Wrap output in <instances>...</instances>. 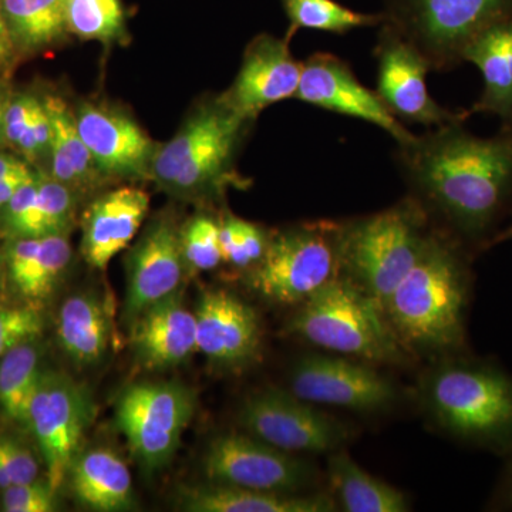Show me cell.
<instances>
[{
	"mask_svg": "<svg viewBox=\"0 0 512 512\" xmlns=\"http://www.w3.org/2000/svg\"><path fill=\"white\" fill-rule=\"evenodd\" d=\"M404 183L433 227L473 252L493 247L512 212V127L477 137L464 123L434 127L397 146Z\"/></svg>",
	"mask_w": 512,
	"mask_h": 512,
	"instance_id": "cell-1",
	"label": "cell"
},
{
	"mask_svg": "<svg viewBox=\"0 0 512 512\" xmlns=\"http://www.w3.org/2000/svg\"><path fill=\"white\" fill-rule=\"evenodd\" d=\"M471 252L433 227L412 269L383 306L384 315L407 353L444 357L466 346Z\"/></svg>",
	"mask_w": 512,
	"mask_h": 512,
	"instance_id": "cell-2",
	"label": "cell"
},
{
	"mask_svg": "<svg viewBox=\"0 0 512 512\" xmlns=\"http://www.w3.org/2000/svg\"><path fill=\"white\" fill-rule=\"evenodd\" d=\"M420 394L434 423L454 439L511 453L512 376L500 366L460 353L440 357Z\"/></svg>",
	"mask_w": 512,
	"mask_h": 512,
	"instance_id": "cell-3",
	"label": "cell"
},
{
	"mask_svg": "<svg viewBox=\"0 0 512 512\" xmlns=\"http://www.w3.org/2000/svg\"><path fill=\"white\" fill-rule=\"evenodd\" d=\"M252 123L221 96L205 101L171 140L156 147L148 178L168 194L194 200L222 197L229 187H247L235 163Z\"/></svg>",
	"mask_w": 512,
	"mask_h": 512,
	"instance_id": "cell-4",
	"label": "cell"
},
{
	"mask_svg": "<svg viewBox=\"0 0 512 512\" xmlns=\"http://www.w3.org/2000/svg\"><path fill=\"white\" fill-rule=\"evenodd\" d=\"M286 332L329 352L369 362L402 365L409 359L382 306L342 275L298 305Z\"/></svg>",
	"mask_w": 512,
	"mask_h": 512,
	"instance_id": "cell-5",
	"label": "cell"
},
{
	"mask_svg": "<svg viewBox=\"0 0 512 512\" xmlns=\"http://www.w3.org/2000/svg\"><path fill=\"white\" fill-rule=\"evenodd\" d=\"M431 222L412 197L342 222L340 274L384 306L419 258Z\"/></svg>",
	"mask_w": 512,
	"mask_h": 512,
	"instance_id": "cell-6",
	"label": "cell"
},
{
	"mask_svg": "<svg viewBox=\"0 0 512 512\" xmlns=\"http://www.w3.org/2000/svg\"><path fill=\"white\" fill-rule=\"evenodd\" d=\"M342 222H303L271 234L248 282L266 301L298 306L340 274Z\"/></svg>",
	"mask_w": 512,
	"mask_h": 512,
	"instance_id": "cell-7",
	"label": "cell"
},
{
	"mask_svg": "<svg viewBox=\"0 0 512 512\" xmlns=\"http://www.w3.org/2000/svg\"><path fill=\"white\" fill-rule=\"evenodd\" d=\"M392 25L429 62L434 72L463 63L468 43L488 26L512 19V0H383Z\"/></svg>",
	"mask_w": 512,
	"mask_h": 512,
	"instance_id": "cell-8",
	"label": "cell"
},
{
	"mask_svg": "<svg viewBox=\"0 0 512 512\" xmlns=\"http://www.w3.org/2000/svg\"><path fill=\"white\" fill-rule=\"evenodd\" d=\"M195 410L197 396L185 384L140 382L120 393L116 423L131 454L147 474H153L173 460Z\"/></svg>",
	"mask_w": 512,
	"mask_h": 512,
	"instance_id": "cell-9",
	"label": "cell"
},
{
	"mask_svg": "<svg viewBox=\"0 0 512 512\" xmlns=\"http://www.w3.org/2000/svg\"><path fill=\"white\" fill-rule=\"evenodd\" d=\"M96 406L92 393L73 377L42 372L30 402L28 421L46 466V478L59 491L79 454Z\"/></svg>",
	"mask_w": 512,
	"mask_h": 512,
	"instance_id": "cell-10",
	"label": "cell"
},
{
	"mask_svg": "<svg viewBox=\"0 0 512 512\" xmlns=\"http://www.w3.org/2000/svg\"><path fill=\"white\" fill-rule=\"evenodd\" d=\"M239 423L256 439L291 454L336 451L349 437L340 421L276 387L247 397Z\"/></svg>",
	"mask_w": 512,
	"mask_h": 512,
	"instance_id": "cell-11",
	"label": "cell"
},
{
	"mask_svg": "<svg viewBox=\"0 0 512 512\" xmlns=\"http://www.w3.org/2000/svg\"><path fill=\"white\" fill-rule=\"evenodd\" d=\"M377 90L384 106L402 123L440 127L466 123L467 110L453 111L441 106L427 89L429 62L392 25L379 26L375 46Z\"/></svg>",
	"mask_w": 512,
	"mask_h": 512,
	"instance_id": "cell-12",
	"label": "cell"
},
{
	"mask_svg": "<svg viewBox=\"0 0 512 512\" xmlns=\"http://www.w3.org/2000/svg\"><path fill=\"white\" fill-rule=\"evenodd\" d=\"M202 467L212 483L269 493L299 494L316 476L305 461L251 434L215 437L205 450Z\"/></svg>",
	"mask_w": 512,
	"mask_h": 512,
	"instance_id": "cell-13",
	"label": "cell"
},
{
	"mask_svg": "<svg viewBox=\"0 0 512 512\" xmlns=\"http://www.w3.org/2000/svg\"><path fill=\"white\" fill-rule=\"evenodd\" d=\"M291 393L311 404L340 407L353 412H379L397 400V389L387 377L342 357L302 356L293 365Z\"/></svg>",
	"mask_w": 512,
	"mask_h": 512,
	"instance_id": "cell-14",
	"label": "cell"
},
{
	"mask_svg": "<svg viewBox=\"0 0 512 512\" xmlns=\"http://www.w3.org/2000/svg\"><path fill=\"white\" fill-rule=\"evenodd\" d=\"M295 99L382 128L397 146L416 137L390 113L379 94L357 79L350 64L333 53L316 52L302 62L301 83Z\"/></svg>",
	"mask_w": 512,
	"mask_h": 512,
	"instance_id": "cell-15",
	"label": "cell"
},
{
	"mask_svg": "<svg viewBox=\"0 0 512 512\" xmlns=\"http://www.w3.org/2000/svg\"><path fill=\"white\" fill-rule=\"evenodd\" d=\"M127 295L124 319L128 325L144 311L180 291L187 265L181 228L170 217L151 221L126 258Z\"/></svg>",
	"mask_w": 512,
	"mask_h": 512,
	"instance_id": "cell-16",
	"label": "cell"
},
{
	"mask_svg": "<svg viewBox=\"0 0 512 512\" xmlns=\"http://www.w3.org/2000/svg\"><path fill=\"white\" fill-rule=\"evenodd\" d=\"M73 110L80 137L103 177H148L157 146L133 117L93 101L77 104Z\"/></svg>",
	"mask_w": 512,
	"mask_h": 512,
	"instance_id": "cell-17",
	"label": "cell"
},
{
	"mask_svg": "<svg viewBox=\"0 0 512 512\" xmlns=\"http://www.w3.org/2000/svg\"><path fill=\"white\" fill-rule=\"evenodd\" d=\"M291 37L262 33L245 49L237 77L221 99L249 120L269 106L295 99L302 76V62L293 57Z\"/></svg>",
	"mask_w": 512,
	"mask_h": 512,
	"instance_id": "cell-18",
	"label": "cell"
},
{
	"mask_svg": "<svg viewBox=\"0 0 512 512\" xmlns=\"http://www.w3.org/2000/svg\"><path fill=\"white\" fill-rule=\"evenodd\" d=\"M195 313L197 350L214 365L239 369L251 365L261 352L258 313L234 293H202Z\"/></svg>",
	"mask_w": 512,
	"mask_h": 512,
	"instance_id": "cell-19",
	"label": "cell"
},
{
	"mask_svg": "<svg viewBox=\"0 0 512 512\" xmlns=\"http://www.w3.org/2000/svg\"><path fill=\"white\" fill-rule=\"evenodd\" d=\"M150 208L146 191L121 187L100 195L84 211L82 254L87 264L106 271L111 259L130 245Z\"/></svg>",
	"mask_w": 512,
	"mask_h": 512,
	"instance_id": "cell-20",
	"label": "cell"
},
{
	"mask_svg": "<svg viewBox=\"0 0 512 512\" xmlns=\"http://www.w3.org/2000/svg\"><path fill=\"white\" fill-rule=\"evenodd\" d=\"M130 330L134 357L146 369H170L197 352L195 313L185 306L180 291L141 313Z\"/></svg>",
	"mask_w": 512,
	"mask_h": 512,
	"instance_id": "cell-21",
	"label": "cell"
},
{
	"mask_svg": "<svg viewBox=\"0 0 512 512\" xmlns=\"http://www.w3.org/2000/svg\"><path fill=\"white\" fill-rule=\"evenodd\" d=\"M178 507L190 512H333L328 494H284L212 483L181 488Z\"/></svg>",
	"mask_w": 512,
	"mask_h": 512,
	"instance_id": "cell-22",
	"label": "cell"
},
{
	"mask_svg": "<svg viewBox=\"0 0 512 512\" xmlns=\"http://www.w3.org/2000/svg\"><path fill=\"white\" fill-rule=\"evenodd\" d=\"M483 74L484 89L468 116L490 113L512 127V19L501 20L478 33L463 52V63Z\"/></svg>",
	"mask_w": 512,
	"mask_h": 512,
	"instance_id": "cell-23",
	"label": "cell"
},
{
	"mask_svg": "<svg viewBox=\"0 0 512 512\" xmlns=\"http://www.w3.org/2000/svg\"><path fill=\"white\" fill-rule=\"evenodd\" d=\"M67 476L76 500L90 510L127 511L136 504L127 464L107 448L77 454Z\"/></svg>",
	"mask_w": 512,
	"mask_h": 512,
	"instance_id": "cell-24",
	"label": "cell"
},
{
	"mask_svg": "<svg viewBox=\"0 0 512 512\" xmlns=\"http://www.w3.org/2000/svg\"><path fill=\"white\" fill-rule=\"evenodd\" d=\"M72 255L67 235L15 238L8 251L10 278L26 298H46L69 268Z\"/></svg>",
	"mask_w": 512,
	"mask_h": 512,
	"instance_id": "cell-25",
	"label": "cell"
},
{
	"mask_svg": "<svg viewBox=\"0 0 512 512\" xmlns=\"http://www.w3.org/2000/svg\"><path fill=\"white\" fill-rule=\"evenodd\" d=\"M110 318L93 293H77L63 302L57 319L60 348L77 366L101 362L110 342Z\"/></svg>",
	"mask_w": 512,
	"mask_h": 512,
	"instance_id": "cell-26",
	"label": "cell"
},
{
	"mask_svg": "<svg viewBox=\"0 0 512 512\" xmlns=\"http://www.w3.org/2000/svg\"><path fill=\"white\" fill-rule=\"evenodd\" d=\"M50 126V177L72 188L74 192L89 190L103 175L97 170L86 144L77 130L74 110L56 96L43 97Z\"/></svg>",
	"mask_w": 512,
	"mask_h": 512,
	"instance_id": "cell-27",
	"label": "cell"
},
{
	"mask_svg": "<svg viewBox=\"0 0 512 512\" xmlns=\"http://www.w3.org/2000/svg\"><path fill=\"white\" fill-rule=\"evenodd\" d=\"M328 474L336 505L346 512H406L409 500L402 491L370 476L355 461L335 451L329 457Z\"/></svg>",
	"mask_w": 512,
	"mask_h": 512,
	"instance_id": "cell-28",
	"label": "cell"
},
{
	"mask_svg": "<svg viewBox=\"0 0 512 512\" xmlns=\"http://www.w3.org/2000/svg\"><path fill=\"white\" fill-rule=\"evenodd\" d=\"M0 12L22 49H43L67 33L63 0H0Z\"/></svg>",
	"mask_w": 512,
	"mask_h": 512,
	"instance_id": "cell-29",
	"label": "cell"
},
{
	"mask_svg": "<svg viewBox=\"0 0 512 512\" xmlns=\"http://www.w3.org/2000/svg\"><path fill=\"white\" fill-rule=\"evenodd\" d=\"M77 192L49 174L39 173L35 201L28 214L10 232L15 238H43L66 235L73 224Z\"/></svg>",
	"mask_w": 512,
	"mask_h": 512,
	"instance_id": "cell-30",
	"label": "cell"
},
{
	"mask_svg": "<svg viewBox=\"0 0 512 512\" xmlns=\"http://www.w3.org/2000/svg\"><path fill=\"white\" fill-rule=\"evenodd\" d=\"M39 360L35 340L16 346L0 359V407L9 419L25 426L42 375Z\"/></svg>",
	"mask_w": 512,
	"mask_h": 512,
	"instance_id": "cell-31",
	"label": "cell"
},
{
	"mask_svg": "<svg viewBox=\"0 0 512 512\" xmlns=\"http://www.w3.org/2000/svg\"><path fill=\"white\" fill-rule=\"evenodd\" d=\"M291 28L288 37L299 29L346 35L352 30L379 28L384 22L383 13L356 12L336 0H282Z\"/></svg>",
	"mask_w": 512,
	"mask_h": 512,
	"instance_id": "cell-32",
	"label": "cell"
},
{
	"mask_svg": "<svg viewBox=\"0 0 512 512\" xmlns=\"http://www.w3.org/2000/svg\"><path fill=\"white\" fill-rule=\"evenodd\" d=\"M67 33L83 40L114 43L127 36L121 0H63Z\"/></svg>",
	"mask_w": 512,
	"mask_h": 512,
	"instance_id": "cell-33",
	"label": "cell"
},
{
	"mask_svg": "<svg viewBox=\"0 0 512 512\" xmlns=\"http://www.w3.org/2000/svg\"><path fill=\"white\" fill-rule=\"evenodd\" d=\"M181 245L188 274L217 269L222 264L220 222L207 214L191 218L181 228Z\"/></svg>",
	"mask_w": 512,
	"mask_h": 512,
	"instance_id": "cell-34",
	"label": "cell"
},
{
	"mask_svg": "<svg viewBox=\"0 0 512 512\" xmlns=\"http://www.w3.org/2000/svg\"><path fill=\"white\" fill-rule=\"evenodd\" d=\"M43 319L29 306L0 308V359L22 343L33 342L42 335Z\"/></svg>",
	"mask_w": 512,
	"mask_h": 512,
	"instance_id": "cell-35",
	"label": "cell"
},
{
	"mask_svg": "<svg viewBox=\"0 0 512 512\" xmlns=\"http://www.w3.org/2000/svg\"><path fill=\"white\" fill-rule=\"evenodd\" d=\"M56 491L46 480L10 485L3 490L2 508L6 512H53L56 511Z\"/></svg>",
	"mask_w": 512,
	"mask_h": 512,
	"instance_id": "cell-36",
	"label": "cell"
},
{
	"mask_svg": "<svg viewBox=\"0 0 512 512\" xmlns=\"http://www.w3.org/2000/svg\"><path fill=\"white\" fill-rule=\"evenodd\" d=\"M0 466L12 485L39 478V464L28 448L10 437H0Z\"/></svg>",
	"mask_w": 512,
	"mask_h": 512,
	"instance_id": "cell-37",
	"label": "cell"
},
{
	"mask_svg": "<svg viewBox=\"0 0 512 512\" xmlns=\"http://www.w3.org/2000/svg\"><path fill=\"white\" fill-rule=\"evenodd\" d=\"M37 101H39V97L33 96V94L10 96L5 120H3V140L13 148L18 147Z\"/></svg>",
	"mask_w": 512,
	"mask_h": 512,
	"instance_id": "cell-38",
	"label": "cell"
},
{
	"mask_svg": "<svg viewBox=\"0 0 512 512\" xmlns=\"http://www.w3.org/2000/svg\"><path fill=\"white\" fill-rule=\"evenodd\" d=\"M33 174H35V171L29 167L26 168V170L20 171V173L10 175V177L0 181V210L12 200L13 195L18 192L19 188L22 187Z\"/></svg>",
	"mask_w": 512,
	"mask_h": 512,
	"instance_id": "cell-39",
	"label": "cell"
},
{
	"mask_svg": "<svg viewBox=\"0 0 512 512\" xmlns=\"http://www.w3.org/2000/svg\"><path fill=\"white\" fill-rule=\"evenodd\" d=\"M15 46V42H13L12 35H10L8 29V25H6L2 12H0V69L9 62Z\"/></svg>",
	"mask_w": 512,
	"mask_h": 512,
	"instance_id": "cell-40",
	"label": "cell"
},
{
	"mask_svg": "<svg viewBox=\"0 0 512 512\" xmlns=\"http://www.w3.org/2000/svg\"><path fill=\"white\" fill-rule=\"evenodd\" d=\"M29 168L28 163L13 156V154L0 153V181L10 177V175L20 173V171Z\"/></svg>",
	"mask_w": 512,
	"mask_h": 512,
	"instance_id": "cell-41",
	"label": "cell"
},
{
	"mask_svg": "<svg viewBox=\"0 0 512 512\" xmlns=\"http://www.w3.org/2000/svg\"><path fill=\"white\" fill-rule=\"evenodd\" d=\"M510 456V463H508L507 470H505L503 484H501L497 495L498 503L504 505V507H512V451Z\"/></svg>",
	"mask_w": 512,
	"mask_h": 512,
	"instance_id": "cell-42",
	"label": "cell"
},
{
	"mask_svg": "<svg viewBox=\"0 0 512 512\" xmlns=\"http://www.w3.org/2000/svg\"><path fill=\"white\" fill-rule=\"evenodd\" d=\"M10 100V94L5 84L0 83V141H3V120Z\"/></svg>",
	"mask_w": 512,
	"mask_h": 512,
	"instance_id": "cell-43",
	"label": "cell"
},
{
	"mask_svg": "<svg viewBox=\"0 0 512 512\" xmlns=\"http://www.w3.org/2000/svg\"><path fill=\"white\" fill-rule=\"evenodd\" d=\"M512 239V222L507 228L501 229L495 237L493 245L503 244V242L510 241Z\"/></svg>",
	"mask_w": 512,
	"mask_h": 512,
	"instance_id": "cell-44",
	"label": "cell"
}]
</instances>
